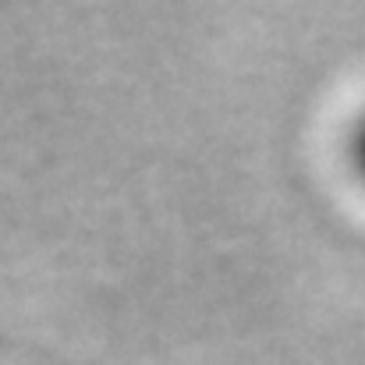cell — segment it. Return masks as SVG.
<instances>
[{
  "label": "cell",
  "instance_id": "cell-1",
  "mask_svg": "<svg viewBox=\"0 0 365 365\" xmlns=\"http://www.w3.org/2000/svg\"><path fill=\"white\" fill-rule=\"evenodd\" d=\"M348 163H351L355 178L365 185V110L348 128Z\"/></svg>",
  "mask_w": 365,
  "mask_h": 365
}]
</instances>
